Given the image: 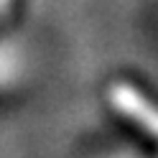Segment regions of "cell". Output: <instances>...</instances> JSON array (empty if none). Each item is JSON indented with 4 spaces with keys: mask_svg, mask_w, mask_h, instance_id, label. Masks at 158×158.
I'll list each match as a JSON object with an SVG mask.
<instances>
[{
    "mask_svg": "<svg viewBox=\"0 0 158 158\" xmlns=\"http://www.w3.org/2000/svg\"><path fill=\"white\" fill-rule=\"evenodd\" d=\"M110 105L153 140H158V105H153L140 89L127 82H115L110 87Z\"/></svg>",
    "mask_w": 158,
    "mask_h": 158,
    "instance_id": "1",
    "label": "cell"
}]
</instances>
